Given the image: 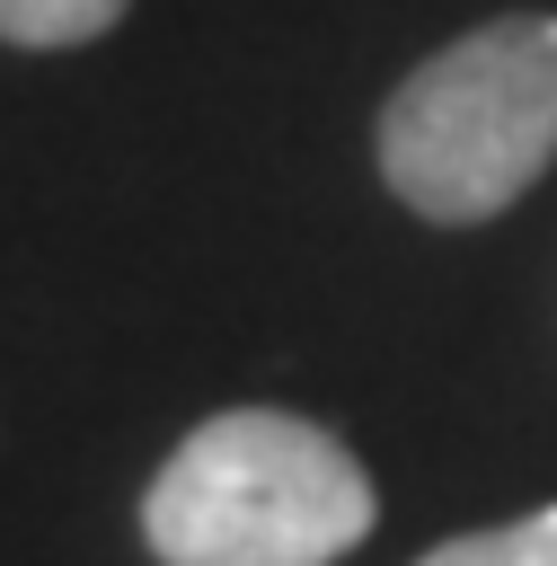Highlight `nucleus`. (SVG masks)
Masks as SVG:
<instances>
[{
    "label": "nucleus",
    "mask_w": 557,
    "mask_h": 566,
    "mask_svg": "<svg viewBox=\"0 0 557 566\" xmlns=\"http://www.w3.org/2000/svg\"><path fill=\"white\" fill-rule=\"evenodd\" d=\"M371 513L380 495L327 424L283 407H221L159 460L141 539L159 566H336Z\"/></svg>",
    "instance_id": "obj_1"
},
{
    "label": "nucleus",
    "mask_w": 557,
    "mask_h": 566,
    "mask_svg": "<svg viewBox=\"0 0 557 566\" xmlns=\"http://www.w3.org/2000/svg\"><path fill=\"white\" fill-rule=\"evenodd\" d=\"M557 159V18L513 9L424 53L380 106V177L424 221H495Z\"/></svg>",
    "instance_id": "obj_2"
},
{
    "label": "nucleus",
    "mask_w": 557,
    "mask_h": 566,
    "mask_svg": "<svg viewBox=\"0 0 557 566\" xmlns=\"http://www.w3.org/2000/svg\"><path fill=\"white\" fill-rule=\"evenodd\" d=\"M133 0H0V44L27 53H62V44H97Z\"/></svg>",
    "instance_id": "obj_3"
},
{
    "label": "nucleus",
    "mask_w": 557,
    "mask_h": 566,
    "mask_svg": "<svg viewBox=\"0 0 557 566\" xmlns=\"http://www.w3.org/2000/svg\"><path fill=\"white\" fill-rule=\"evenodd\" d=\"M416 566H557V504H539L522 522H495V531H469V539H442Z\"/></svg>",
    "instance_id": "obj_4"
}]
</instances>
